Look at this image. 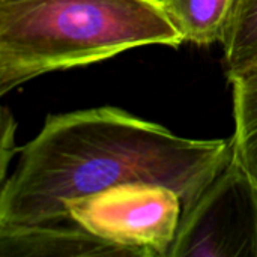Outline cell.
<instances>
[{
    "instance_id": "1",
    "label": "cell",
    "mask_w": 257,
    "mask_h": 257,
    "mask_svg": "<svg viewBox=\"0 0 257 257\" xmlns=\"http://www.w3.org/2000/svg\"><path fill=\"white\" fill-rule=\"evenodd\" d=\"M232 155V137H181L119 107L50 114L2 182L0 227L72 221L68 202L136 182L172 188L184 212Z\"/></svg>"
},
{
    "instance_id": "2",
    "label": "cell",
    "mask_w": 257,
    "mask_h": 257,
    "mask_svg": "<svg viewBox=\"0 0 257 257\" xmlns=\"http://www.w3.org/2000/svg\"><path fill=\"white\" fill-rule=\"evenodd\" d=\"M182 42L160 0H0V95L48 72Z\"/></svg>"
},
{
    "instance_id": "3",
    "label": "cell",
    "mask_w": 257,
    "mask_h": 257,
    "mask_svg": "<svg viewBox=\"0 0 257 257\" xmlns=\"http://www.w3.org/2000/svg\"><path fill=\"white\" fill-rule=\"evenodd\" d=\"M66 215L125 256L167 257L176 238L182 200L158 184H122L71 200Z\"/></svg>"
},
{
    "instance_id": "4",
    "label": "cell",
    "mask_w": 257,
    "mask_h": 257,
    "mask_svg": "<svg viewBox=\"0 0 257 257\" xmlns=\"http://www.w3.org/2000/svg\"><path fill=\"white\" fill-rule=\"evenodd\" d=\"M257 257V179L232 155L182 212L167 257Z\"/></svg>"
},
{
    "instance_id": "5",
    "label": "cell",
    "mask_w": 257,
    "mask_h": 257,
    "mask_svg": "<svg viewBox=\"0 0 257 257\" xmlns=\"http://www.w3.org/2000/svg\"><path fill=\"white\" fill-rule=\"evenodd\" d=\"M125 256L75 221L0 227V257Z\"/></svg>"
},
{
    "instance_id": "6",
    "label": "cell",
    "mask_w": 257,
    "mask_h": 257,
    "mask_svg": "<svg viewBox=\"0 0 257 257\" xmlns=\"http://www.w3.org/2000/svg\"><path fill=\"white\" fill-rule=\"evenodd\" d=\"M184 42H223L236 0H160Z\"/></svg>"
},
{
    "instance_id": "7",
    "label": "cell",
    "mask_w": 257,
    "mask_h": 257,
    "mask_svg": "<svg viewBox=\"0 0 257 257\" xmlns=\"http://www.w3.org/2000/svg\"><path fill=\"white\" fill-rule=\"evenodd\" d=\"M227 78L257 62V0H236L223 39Z\"/></svg>"
},
{
    "instance_id": "8",
    "label": "cell",
    "mask_w": 257,
    "mask_h": 257,
    "mask_svg": "<svg viewBox=\"0 0 257 257\" xmlns=\"http://www.w3.org/2000/svg\"><path fill=\"white\" fill-rule=\"evenodd\" d=\"M2 139H0V182H3L6 179V173H8V164L12 158V155L15 154V120L14 116L9 113V110L6 107H3L2 110Z\"/></svg>"
}]
</instances>
